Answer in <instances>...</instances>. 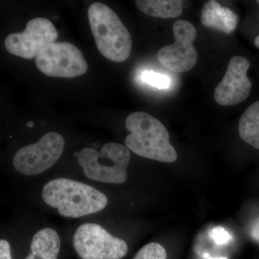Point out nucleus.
<instances>
[{
	"label": "nucleus",
	"instance_id": "nucleus-16",
	"mask_svg": "<svg viewBox=\"0 0 259 259\" xmlns=\"http://www.w3.org/2000/svg\"><path fill=\"white\" fill-rule=\"evenodd\" d=\"M141 79L145 83L158 89L164 90L171 85V79L168 76L155 71H144L141 75Z\"/></svg>",
	"mask_w": 259,
	"mask_h": 259
},
{
	"label": "nucleus",
	"instance_id": "nucleus-11",
	"mask_svg": "<svg viewBox=\"0 0 259 259\" xmlns=\"http://www.w3.org/2000/svg\"><path fill=\"white\" fill-rule=\"evenodd\" d=\"M201 22L207 28L229 35L236 30L238 17L229 8L221 6L217 1L210 0L202 8Z\"/></svg>",
	"mask_w": 259,
	"mask_h": 259
},
{
	"label": "nucleus",
	"instance_id": "nucleus-22",
	"mask_svg": "<svg viewBox=\"0 0 259 259\" xmlns=\"http://www.w3.org/2000/svg\"><path fill=\"white\" fill-rule=\"evenodd\" d=\"M32 125H33V123H32V122H28V126H30H30H32Z\"/></svg>",
	"mask_w": 259,
	"mask_h": 259
},
{
	"label": "nucleus",
	"instance_id": "nucleus-23",
	"mask_svg": "<svg viewBox=\"0 0 259 259\" xmlns=\"http://www.w3.org/2000/svg\"><path fill=\"white\" fill-rule=\"evenodd\" d=\"M257 3H258V4L259 5V0H258V1H257Z\"/></svg>",
	"mask_w": 259,
	"mask_h": 259
},
{
	"label": "nucleus",
	"instance_id": "nucleus-8",
	"mask_svg": "<svg viewBox=\"0 0 259 259\" xmlns=\"http://www.w3.org/2000/svg\"><path fill=\"white\" fill-rule=\"evenodd\" d=\"M173 32L175 44L160 49L158 60L163 67L173 72H187L197 61V51L193 46L197 31L190 22L180 20L174 23Z\"/></svg>",
	"mask_w": 259,
	"mask_h": 259
},
{
	"label": "nucleus",
	"instance_id": "nucleus-10",
	"mask_svg": "<svg viewBox=\"0 0 259 259\" xmlns=\"http://www.w3.org/2000/svg\"><path fill=\"white\" fill-rule=\"evenodd\" d=\"M250 62L243 56L232 58L222 81L215 88L214 98L222 106H231L245 101L251 90V81L247 76Z\"/></svg>",
	"mask_w": 259,
	"mask_h": 259
},
{
	"label": "nucleus",
	"instance_id": "nucleus-9",
	"mask_svg": "<svg viewBox=\"0 0 259 259\" xmlns=\"http://www.w3.org/2000/svg\"><path fill=\"white\" fill-rule=\"evenodd\" d=\"M57 30L47 18L32 19L25 30L11 33L5 40V49L13 55L32 59L36 58L47 46L55 42Z\"/></svg>",
	"mask_w": 259,
	"mask_h": 259
},
{
	"label": "nucleus",
	"instance_id": "nucleus-3",
	"mask_svg": "<svg viewBox=\"0 0 259 259\" xmlns=\"http://www.w3.org/2000/svg\"><path fill=\"white\" fill-rule=\"evenodd\" d=\"M88 18L100 54L114 62L127 60L132 49V39L118 15L106 5L95 3L89 8Z\"/></svg>",
	"mask_w": 259,
	"mask_h": 259
},
{
	"label": "nucleus",
	"instance_id": "nucleus-1",
	"mask_svg": "<svg viewBox=\"0 0 259 259\" xmlns=\"http://www.w3.org/2000/svg\"><path fill=\"white\" fill-rule=\"evenodd\" d=\"M42 197L48 205L57 209L62 217L77 218L100 212L108 199L95 187L66 178L51 180L44 185Z\"/></svg>",
	"mask_w": 259,
	"mask_h": 259
},
{
	"label": "nucleus",
	"instance_id": "nucleus-12",
	"mask_svg": "<svg viewBox=\"0 0 259 259\" xmlns=\"http://www.w3.org/2000/svg\"><path fill=\"white\" fill-rule=\"evenodd\" d=\"M60 247V238L55 230L44 228L32 237L30 253L25 259H57Z\"/></svg>",
	"mask_w": 259,
	"mask_h": 259
},
{
	"label": "nucleus",
	"instance_id": "nucleus-7",
	"mask_svg": "<svg viewBox=\"0 0 259 259\" xmlns=\"http://www.w3.org/2000/svg\"><path fill=\"white\" fill-rule=\"evenodd\" d=\"M64 145L61 134L48 133L35 144L19 149L13 157V166L26 176L40 175L54 166L60 158Z\"/></svg>",
	"mask_w": 259,
	"mask_h": 259
},
{
	"label": "nucleus",
	"instance_id": "nucleus-18",
	"mask_svg": "<svg viewBox=\"0 0 259 259\" xmlns=\"http://www.w3.org/2000/svg\"><path fill=\"white\" fill-rule=\"evenodd\" d=\"M0 259H12L10 243L6 240L0 241Z\"/></svg>",
	"mask_w": 259,
	"mask_h": 259
},
{
	"label": "nucleus",
	"instance_id": "nucleus-17",
	"mask_svg": "<svg viewBox=\"0 0 259 259\" xmlns=\"http://www.w3.org/2000/svg\"><path fill=\"white\" fill-rule=\"evenodd\" d=\"M209 236L216 244L222 245L228 244L233 240V236L229 232L222 227H216L209 233Z\"/></svg>",
	"mask_w": 259,
	"mask_h": 259
},
{
	"label": "nucleus",
	"instance_id": "nucleus-4",
	"mask_svg": "<svg viewBox=\"0 0 259 259\" xmlns=\"http://www.w3.org/2000/svg\"><path fill=\"white\" fill-rule=\"evenodd\" d=\"M78 163L90 180L107 184H122L127 180L131 161L128 148L117 143L104 145L100 152L84 148L78 153Z\"/></svg>",
	"mask_w": 259,
	"mask_h": 259
},
{
	"label": "nucleus",
	"instance_id": "nucleus-14",
	"mask_svg": "<svg viewBox=\"0 0 259 259\" xmlns=\"http://www.w3.org/2000/svg\"><path fill=\"white\" fill-rule=\"evenodd\" d=\"M238 132L243 141L259 149V101L250 105L242 115Z\"/></svg>",
	"mask_w": 259,
	"mask_h": 259
},
{
	"label": "nucleus",
	"instance_id": "nucleus-6",
	"mask_svg": "<svg viewBox=\"0 0 259 259\" xmlns=\"http://www.w3.org/2000/svg\"><path fill=\"white\" fill-rule=\"evenodd\" d=\"M35 64L39 71L50 77H76L88 69L81 51L68 42H54L47 46L35 58Z\"/></svg>",
	"mask_w": 259,
	"mask_h": 259
},
{
	"label": "nucleus",
	"instance_id": "nucleus-13",
	"mask_svg": "<svg viewBox=\"0 0 259 259\" xmlns=\"http://www.w3.org/2000/svg\"><path fill=\"white\" fill-rule=\"evenodd\" d=\"M138 9L149 16L160 18H176L183 12L180 0H137Z\"/></svg>",
	"mask_w": 259,
	"mask_h": 259
},
{
	"label": "nucleus",
	"instance_id": "nucleus-21",
	"mask_svg": "<svg viewBox=\"0 0 259 259\" xmlns=\"http://www.w3.org/2000/svg\"><path fill=\"white\" fill-rule=\"evenodd\" d=\"M254 44H255V47L258 48V49H259V35H258V36L255 37V39L254 40Z\"/></svg>",
	"mask_w": 259,
	"mask_h": 259
},
{
	"label": "nucleus",
	"instance_id": "nucleus-5",
	"mask_svg": "<svg viewBox=\"0 0 259 259\" xmlns=\"http://www.w3.org/2000/svg\"><path fill=\"white\" fill-rule=\"evenodd\" d=\"M73 245L81 259H122L128 250L125 241L95 223L80 226L73 236Z\"/></svg>",
	"mask_w": 259,
	"mask_h": 259
},
{
	"label": "nucleus",
	"instance_id": "nucleus-15",
	"mask_svg": "<svg viewBox=\"0 0 259 259\" xmlns=\"http://www.w3.org/2000/svg\"><path fill=\"white\" fill-rule=\"evenodd\" d=\"M134 259H167L166 250L159 243H151L144 245Z\"/></svg>",
	"mask_w": 259,
	"mask_h": 259
},
{
	"label": "nucleus",
	"instance_id": "nucleus-19",
	"mask_svg": "<svg viewBox=\"0 0 259 259\" xmlns=\"http://www.w3.org/2000/svg\"><path fill=\"white\" fill-rule=\"evenodd\" d=\"M250 236L253 239L259 243V218H257L252 224L250 228Z\"/></svg>",
	"mask_w": 259,
	"mask_h": 259
},
{
	"label": "nucleus",
	"instance_id": "nucleus-2",
	"mask_svg": "<svg viewBox=\"0 0 259 259\" xmlns=\"http://www.w3.org/2000/svg\"><path fill=\"white\" fill-rule=\"evenodd\" d=\"M125 127L130 132L126 147L136 154L164 163L177 161L168 131L158 119L146 112H133L126 118Z\"/></svg>",
	"mask_w": 259,
	"mask_h": 259
},
{
	"label": "nucleus",
	"instance_id": "nucleus-20",
	"mask_svg": "<svg viewBox=\"0 0 259 259\" xmlns=\"http://www.w3.org/2000/svg\"><path fill=\"white\" fill-rule=\"evenodd\" d=\"M204 259H227L226 258H222V257H221V258H213V257L209 256L208 254H207V253H205V254H204Z\"/></svg>",
	"mask_w": 259,
	"mask_h": 259
}]
</instances>
